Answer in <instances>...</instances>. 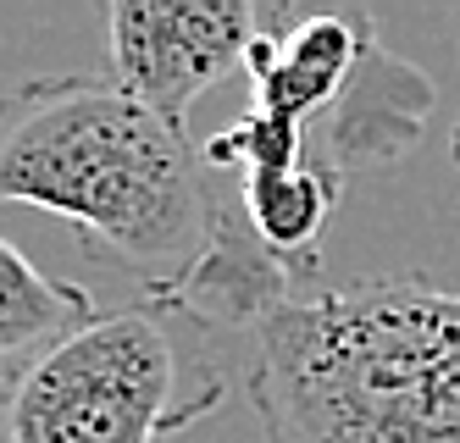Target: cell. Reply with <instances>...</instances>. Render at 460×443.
<instances>
[{"label": "cell", "mask_w": 460, "mask_h": 443, "mask_svg": "<svg viewBox=\"0 0 460 443\" xmlns=\"http://www.w3.org/2000/svg\"><path fill=\"white\" fill-rule=\"evenodd\" d=\"M0 199L67 222L150 299L189 283L222 222L189 133L111 73H45L0 94Z\"/></svg>", "instance_id": "obj_1"}, {"label": "cell", "mask_w": 460, "mask_h": 443, "mask_svg": "<svg viewBox=\"0 0 460 443\" xmlns=\"http://www.w3.org/2000/svg\"><path fill=\"white\" fill-rule=\"evenodd\" d=\"M261 443H460V288H305L255 332Z\"/></svg>", "instance_id": "obj_2"}, {"label": "cell", "mask_w": 460, "mask_h": 443, "mask_svg": "<svg viewBox=\"0 0 460 443\" xmlns=\"http://www.w3.org/2000/svg\"><path fill=\"white\" fill-rule=\"evenodd\" d=\"M194 316L167 299L94 311L0 399V443H161L227 399V371Z\"/></svg>", "instance_id": "obj_3"}, {"label": "cell", "mask_w": 460, "mask_h": 443, "mask_svg": "<svg viewBox=\"0 0 460 443\" xmlns=\"http://www.w3.org/2000/svg\"><path fill=\"white\" fill-rule=\"evenodd\" d=\"M244 78L250 117L339 178L416 150L438 100L433 78L394 56L360 6H261Z\"/></svg>", "instance_id": "obj_4"}, {"label": "cell", "mask_w": 460, "mask_h": 443, "mask_svg": "<svg viewBox=\"0 0 460 443\" xmlns=\"http://www.w3.org/2000/svg\"><path fill=\"white\" fill-rule=\"evenodd\" d=\"M111 78L139 100L145 111L183 133L200 94L227 73H244L250 45L261 33L255 0H111L101 12Z\"/></svg>", "instance_id": "obj_5"}, {"label": "cell", "mask_w": 460, "mask_h": 443, "mask_svg": "<svg viewBox=\"0 0 460 443\" xmlns=\"http://www.w3.org/2000/svg\"><path fill=\"white\" fill-rule=\"evenodd\" d=\"M344 199V178L327 166H294V173H250L239 178V211L255 238L278 261H288L305 283L322 271V233Z\"/></svg>", "instance_id": "obj_6"}, {"label": "cell", "mask_w": 460, "mask_h": 443, "mask_svg": "<svg viewBox=\"0 0 460 443\" xmlns=\"http://www.w3.org/2000/svg\"><path fill=\"white\" fill-rule=\"evenodd\" d=\"M101 305L84 283L50 278L28 261L12 238H0V383L28 371L50 344L84 327Z\"/></svg>", "instance_id": "obj_7"}, {"label": "cell", "mask_w": 460, "mask_h": 443, "mask_svg": "<svg viewBox=\"0 0 460 443\" xmlns=\"http://www.w3.org/2000/svg\"><path fill=\"white\" fill-rule=\"evenodd\" d=\"M449 150H455V166H460V122H455V145Z\"/></svg>", "instance_id": "obj_8"}]
</instances>
